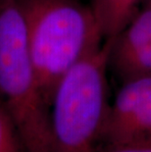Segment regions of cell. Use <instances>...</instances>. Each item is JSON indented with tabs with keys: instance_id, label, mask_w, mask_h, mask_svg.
Instances as JSON below:
<instances>
[{
	"instance_id": "6da1fadb",
	"label": "cell",
	"mask_w": 151,
	"mask_h": 152,
	"mask_svg": "<svg viewBox=\"0 0 151 152\" xmlns=\"http://www.w3.org/2000/svg\"><path fill=\"white\" fill-rule=\"evenodd\" d=\"M28 52L50 106L61 79L104 38L90 5L80 0H18Z\"/></svg>"
},
{
	"instance_id": "3957f363",
	"label": "cell",
	"mask_w": 151,
	"mask_h": 152,
	"mask_svg": "<svg viewBox=\"0 0 151 152\" xmlns=\"http://www.w3.org/2000/svg\"><path fill=\"white\" fill-rule=\"evenodd\" d=\"M0 102L25 152H52L50 106L31 62L18 0H0Z\"/></svg>"
},
{
	"instance_id": "7a4b0ae2",
	"label": "cell",
	"mask_w": 151,
	"mask_h": 152,
	"mask_svg": "<svg viewBox=\"0 0 151 152\" xmlns=\"http://www.w3.org/2000/svg\"><path fill=\"white\" fill-rule=\"evenodd\" d=\"M112 39L73 66L61 79L50 104L52 152H96L110 104L107 70Z\"/></svg>"
},
{
	"instance_id": "52a82bcc",
	"label": "cell",
	"mask_w": 151,
	"mask_h": 152,
	"mask_svg": "<svg viewBox=\"0 0 151 152\" xmlns=\"http://www.w3.org/2000/svg\"><path fill=\"white\" fill-rule=\"evenodd\" d=\"M112 67L123 83L139 77H151V43L118 58H109Z\"/></svg>"
},
{
	"instance_id": "5b68a950",
	"label": "cell",
	"mask_w": 151,
	"mask_h": 152,
	"mask_svg": "<svg viewBox=\"0 0 151 152\" xmlns=\"http://www.w3.org/2000/svg\"><path fill=\"white\" fill-rule=\"evenodd\" d=\"M112 39L109 58H118L151 43V0H144Z\"/></svg>"
},
{
	"instance_id": "ba28073f",
	"label": "cell",
	"mask_w": 151,
	"mask_h": 152,
	"mask_svg": "<svg viewBox=\"0 0 151 152\" xmlns=\"http://www.w3.org/2000/svg\"><path fill=\"white\" fill-rule=\"evenodd\" d=\"M0 152H25L23 142L7 110L0 102Z\"/></svg>"
},
{
	"instance_id": "9c48e42d",
	"label": "cell",
	"mask_w": 151,
	"mask_h": 152,
	"mask_svg": "<svg viewBox=\"0 0 151 152\" xmlns=\"http://www.w3.org/2000/svg\"><path fill=\"white\" fill-rule=\"evenodd\" d=\"M96 152H151V138L118 144H102Z\"/></svg>"
},
{
	"instance_id": "277c9868",
	"label": "cell",
	"mask_w": 151,
	"mask_h": 152,
	"mask_svg": "<svg viewBox=\"0 0 151 152\" xmlns=\"http://www.w3.org/2000/svg\"><path fill=\"white\" fill-rule=\"evenodd\" d=\"M151 138V77L123 83L110 104L102 144Z\"/></svg>"
},
{
	"instance_id": "8992f818",
	"label": "cell",
	"mask_w": 151,
	"mask_h": 152,
	"mask_svg": "<svg viewBox=\"0 0 151 152\" xmlns=\"http://www.w3.org/2000/svg\"><path fill=\"white\" fill-rule=\"evenodd\" d=\"M144 0H91L90 7L104 40L120 31Z\"/></svg>"
}]
</instances>
